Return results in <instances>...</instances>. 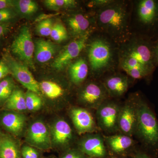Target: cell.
Masks as SVG:
<instances>
[{
    "mask_svg": "<svg viewBox=\"0 0 158 158\" xmlns=\"http://www.w3.org/2000/svg\"><path fill=\"white\" fill-rule=\"evenodd\" d=\"M107 143L111 149L116 152H120L129 148L133 144L132 139L125 135H115L106 138Z\"/></svg>",
    "mask_w": 158,
    "mask_h": 158,
    "instance_id": "603a6c76",
    "label": "cell"
},
{
    "mask_svg": "<svg viewBox=\"0 0 158 158\" xmlns=\"http://www.w3.org/2000/svg\"><path fill=\"white\" fill-rule=\"evenodd\" d=\"M89 34L72 41L59 53L52 64L53 68L60 70L65 68L74 59L77 57L86 46Z\"/></svg>",
    "mask_w": 158,
    "mask_h": 158,
    "instance_id": "ba28073f",
    "label": "cell"
},
{
    "mask_svg": "<svg viewBox=\"0 0 158 158\" xmlns=\"http://www.w3.org/2000/svg\"><path fill=\"white\" fill-rule=\"evenodd\" d=\"M40 88L49 98H57L63 94L62 88L56 83L50 81H42L40 84Z\"/></svg>",
    "mask_w": 158,
    "mask_h": 158,
    "instance_id": "484cf974",
    "label": "cell"
},
{
    "mask_svg": "<svg viewBox=\"0 0 158 158\" xmlns=\"http://www.w3.org/2000/svg\"><path fill=\"white\" fill-rule=\"evenodd\" d=\"M4 108L5 110L15 112L24 111L27 110L25 94L20 89L15 88L11 96L4 105Z\"/></svg>",
    "mask_w": 158,
    "mask_h": 158,
    "instance_id": "7402d4cb",
    "label": "cell"
},
{
    "mask_svg": "<svg viewBox=\"0 0 158 158\" xmlns=\"http://www.w3.org/2000/svg\"><path fill=\"white\" fill-rule=\"evenodd\" d=\"M154 42L141 35L123 44L118 54L121 68L124 70L137 69L150 77L156 67L154 54Z\"/></svg>",
    "mask_w": 158,
    "mask_h": 158,
    "instance_id": "6da1fadb",
    "label": "cell"
},
{
    "mask_svg": "<svg viewBox=\"0 0 158 158\" xmlns=\"http://www.w3.org/2000/svg\"><path fill=\"white\" fill-rule=\"evenodd\" d=\"M50 36L54 41L60 43L67 39L68 33L65 26L61 23H57L53 26Z\"/></svg>",
    "mask_w": 158,
    "mask_h": 158,
    "instance_id": "f1b7e54d",
    "label": "cell"
},
{
    "mask_svg": "<svg viewBox=\"0 0 158 158\" xmlns=\"http://www.w3.org/2000/svg\"><path fill=\"white\" fill-rule=\"evenodd\" d=\"M2 134V132H1V130H0V135H1Z\"/></svg>",
    "mask_w": 158,
    "mask_h": 158,
    "instance_id": "ab89813d",
    "label": "cell"
},
{
    "mask_svg": "<svg viewBox=\"0 0 158 158\" xmlns=\"http://www.w3.org/2000/svg\"><path fill=\"white\" fill-rule=\"evenodd\" d=\"M15 88L14 81L10 77L0 81V107L4 106Z\"/></svg>",
    "mask_w": 158,
    "mask_h": 158,
    "instance_id": "d4e9b609",
    "label": "cell"
},
{
    "mask_svg": "<svg viewBox=\"0 0 158 158\" xmlns=\"http://www.w3.org/2000/svg\"><path fill=\"white\" fill-rule=\"evenodd\" d=\"M11 74L10 69L6 62L3 60H0V81L5 79L9 74Z\"/></svg>",
    "mask_w": 158,
    "mask_h": 158,
    "instance_id": "836d02e7",
    "label": "cell"
},
{
    "mask_svg": "<svg viewBox=\"0 0 158 158\" xmlns=\"http://www.w3.org/2000/svg\"><path fill=\"white\" fill-rule=\"evenodd\" d=\"M103 84L109 95L119 97L127 91L129 81L127 77L118 74L108 77Z\"/></svg>",
    "mask_w": 158,
    "mask_h": 158,
    "instance_id": "e0dca14e",
    "label": "cell"
},
{
    "mask_svg": "<svg viewBox=\"0 0 158 158\" xmlns=\"http://www.w3.org/2000/svg\"><path fill=\"white\" fill-rule=\"evenodd\" d=\"M137 112L136 98L129 101L120 108L118 120V129L126 135L131 136L135 133Z\"/></svg>",
    "mask_w": 158,
    "mask_h": 158,
    "instance_id": "8fae6325",
    "label": "cell"
},
{
    "mask_svg": "<svg viewBox=\"0 0 158 158\" xmlns=\"http://www.w3.org/2000/svg\"><path fill=\"white\" fill-rule=\"evenodd\" d=\"M14 1L0 0V10L14 8Z\"/></svg>",
    "mask_w": 158,
    "mask_h": 158,
    "instance_id": "d590c367",
    "label": "cell"
},
{
    "mask_svg": "<svg viewBox=\"0 0 158 158\" xmlns=\"http://www.w3.org/2000/svg\"><path fill=\"white\" fill-rule=\"evenodd\" d=\"M53 25L52 20L51 19H44L38 23L36 27V31L40 36H50Z\"/></svg>",
    "mask_w": 158,
    "mask_h": 158,
    "instance_id": "f546056e",
    "label": "cell"
},
{
    "mask_svg": "<svg viewBox=\"0 0 158 158\" xmlns=\"http://www.w3.org/2000/svg\"><path fill=\"white\" fill-rule=\"evenodd\" d=\"M88 70V63L85 59H77L71 63L69 67V74L71 81L75 85L81 84L87 77Z\"/></svg>",
    "mask_w": 158,
    "mask_h": 158,
    "instance_id": "44dd1931",
    "label": "cell"
},
{
    "mask_svg": "<svg viewBox=\"0 0 158 158\" xmlns=\"http://www.w3.org/2000/svg\"><path fill=\"white\" fill-rule=\"evenodd\" d=\"M52 142L58 145H64L70 142L72 138L71 128L65 120L60 119L54 123L51 133Z\"/></svg>",
    "mask_w": 158,
    "mask_h": 158,
    "instance_id": "2e32d148",
    "label": "cell"
},
{
    "mask_svg": "<svg viewBox=\"0 0 158 158\" xmlns=\"http://www.w3.org/2000/svg\"><path fill=\"white\" fill-rule=\"evenodd\" d=\"M22 158H39V153L32 146L24 145L21 150Z\"/></svg>",
    "mask_w": 158,
    "mask_h": 158,
    "instance_id": "1f68e13d",
    "label": "cell"
},
{
    "mask_svg": "<svg viewBox=\"0 0 158 158\" xmlns=\"http://www.w3.org/2000/svg\"><path fill=\"white\" fill-rule=\"evenodd\" d=\"M11 50L23 64L35 69L33 60L35 45L28 27L24 26L20 29L11 44Z\"/></svg>",
    "mask_w": 158,
    "mask_h": 158,
    "instance_id": "8992f818",
    "label": "cell"
},
{
    "mask_svg": "<svg viewBox=\"0 0 158 158\" xmlns=\"http://www.w3.org/2000/svg\"><path fill=\"white\" fill-rule=\"evenodd\" d=\"M82 152L90 156L102 157L106 154L103 139L99 135H92L84 138L80 144Z\"/></svg>",
    "mask_w": 158,
    "mask_h": 158,
    "instance_id": "9a60e30c",
    "label": "cell"
},
{
    "mask_svg": "<svg viewBox=\"0 0 158 158\" xmlns=\"http://www.w3.org/2000/svg\"><path fill=\"white\" fill-rule=\"evenodd\" d=\"M4 61L10 69L11 74L28 90L40 94V88L27 65L18 62L8 54L4 56Z\"/></svg>",
    "mask_w": 158,
    "mask_h": 158,
    "instance_id": "52a82bcc",
    "label": "cell"
},
{
    "mask_svg": "<svg viewBox=\"0 0 158 158\" xmlns=\"http://www.w3.org/2000/svg\"><path fill=\"white\" fill-rule=\"evenodd\" d=\"M137 120L135 133L144 147L158 154V120L153 110L141 96L135 97Z\"/></svg>",
    "mask_w": 158,
    "mask_h": 158,
    "instance_id": "3957f363",
    "label": "cell"
},
{
    "mask_svg": "<svg viewBox=\"0 0 158 158\" xmlns=\"http://www.w3.org/2000/svg\"><path fill=\"white\" fill-rule=\"evenodd\" d=\"M137 19L145 32L144 37L152 40L158 34V0H141L136 9Z\"/></svg>",
    "mask_w": 158,
    "mask_h": 158,
    "instance_id": "5b68a950",
    "label": "cell"
},
{
    "mask_svg": "<svg viewBox=\"0 0 158 158\" xmlns=\"http://www.w3.org/2000/svg\"><path fill=\"white\" fill-rule=\"evenodd\" d=\"M109 95L103 84L91 82L82 90L80 98L85 104L98 109L105 102Z\"/></svg>",
    "mask_w": 158,
    "mask_h": 158,
    "instance_id": "7c38bea8",
    "label": "cell"
},
{
    "mask_svg": "<svg viewBox=\"0 0 158 158\" xmlns=\"http://www.w3.org/2000/svg\"><path fill=\"white\" fill-rule=\"evenodd\" d=\"M155 63L156 66H158V39L154 42V46Z\"/></svg>",
    "mask_w": 158,
    "mask_h": 158,
    "instance_id": "8d00e7d4",
    "label": "cell"
},
{
    "mask_svg": "<svg viewBox=\"0 0 158 158\" xmlns=\"http://www.w3.org/2000/svg\"><path fill=\"white\" fill-rule=\"evenodd\" d=\"M26 140L31 146L39 149L48 150L52 146L51 134L42 121L33 123L27 132Z\"/></svg>",
    "mask_w": 158,
    "mask_h": 158,
    "instance_id": "30bf717a",
    "label": "cell"
},
{
    "mask_svg": "<svg viewBox=\"0 0 158 158\" xmlns=\"http://www.w3.org/2000/svg\"><path fill=\"white\" fill-rule=\"evenodd\" d=\"M57 46L49 40L40 39L35 43V59L40 63L48 62L56 54Z\"/></svg>",
    "mask_w": 158,
    "mask_h": 158,
    "instance_id": "ac0fdd59",
    "label": "cell"
},
{
    "mask_svg": "<svg viewBox=\"0 0 158 158\" xmlns=\"http://www.w3.org/2000/svg\"><path fill=\"white\" fill-rule=\"evenodd\" d=\"M25 116L18 112L5 110L0 114V124L11 135H19L25 124Z\"/></svg>",
    "mask_w": 158,
    "mask_h": 158,
    "instance_id": "4fadbf2b",
    "label": "cell"
},
{
    "mask_svg": "<svg viewBox=\"0 0 158 158\" xmlns=\"http://www.w3.org/2000/svg\"><path fill=\"white\" fill-rule=\"evenodd\" d=\"M88 61L91 70L99 76L109 70L114 62V51L111 44L106 38L98 37L89 44Z\"/></svg>",
    "mask_w": 158,
    "mask_h": 158,
    "instance_id": "277c9868",
    "label": "cell"
},
{
    "mask_svg": "<svg viewBox=\"0 0 158 158\" xmlns=\"http://www.w3.org/2000/svg\"><path fill=\"white\" fill-rule=\"evenodd\" d=\"M16 13L12 9L0 10V24H6L15 18Z\"/></svg>",
    "mask_w": 158,
    "mask_h": 158,
    "instance_id": "4dcf8cb0",
    "label": "cell"
},
{
    "mask_svg": "<svg viewBox=\"0 0 158 158\" xmlns=\"http://www.w3.org/2000/svg\"><path fill=\"white\" fill-rule=\"evenodd\" d=\"M70 116L75 127L80 134L90 132L95 129L94 119L88 110L74 108L71 110Z\"/></svg>",
    "mask_w": 158,
    "mask_h": 158,
    "instance_id": "5bb4252c",
    "label": "cell"
},
{
    "mask_svg": "<svg viewBox=\"0 0 158 158\" xmlns=\"http://www.w3.org/2000/svg\"><path fill=\"white\" fill-rule=\"evenodd\" d=\"M61 158H85V156L78 151L75 150L70 151L66 152Z\"/></svg>",
    "mask_w": 158,
    "mask_h": 158,
    "instance_id": "e575fe53",
    "label": "cell"
},
{
    "mask_svg": "<svg viewBox=\"0 0 158 158\" xmlns=\"http://www.w3.org/2000/svg\"><path fill=\"white\" fill-rule=\"evenodd\" d=\"M134 158H153L145 152L139 153Z\"/></svg>",
    "mask_w": 158,
    "mask_h": 158,
    "instance_id": "f35d334b",
    "label": "cell"
},
{
    "mask_svg": "<svg viewBox=\"0 0 158 158\" xmlns=\"http://www.w3.org/2000/svg\"><path fill=\"white\" fill-rule=\"evenodd\" d=\"M44 3L48 9L54 11L74 9L77 6V2L75 0H46Z\"/></svg>",
    "mask_w": 158,
    "mask_h": 158,
    "instance_id": "4316f807",
    "label": "cell"
},
{
    "mask_svg": "<svg viewBox=\"0 0 158 158\" xmlns=\"http://www.w3.org/2000/svg\"><path fill=\"white\" fill-rule=\"evenodd\" d=\"M14 8L17 12L24 16H30L37 12L38 5L31 0L14 1Z\"/></svg>",
    "mask_w": 158,
    "mask_h": 158,
    "instance_id": "cb8c5ba5",
    "label": "cell"
},
{
    "mask_svg": "<svg viewBox=\"0 0 158 158\" xmlns=\"http://www.w3.org/2000/svg\"><path fill=\"white\" fill-rule=\"evenodd\" d=\"M130 12L124 2L114 1L98 10V28L116 42L125 43L129 34Z\"/></svg>",
    "mask_w": 158,
    "mask_h": 158,
    "instance_id": "7a4b0ae2",
    "label": "cell"
},
{
    "mask_svg": "<svg viewBox=\"0 0 158 158\" xmlns=\"http://www.w3.org/2000/svg\"><path fill=\"white\" fill-rule=\"evenodd\" d=\"M120 108L113 102H105L97 111L98 124L102 130L108 133L116 131Z\"/></svg>",
    "mask_w": 158,
    "mask_h": 158,
    "instance_id": "9c48e42d",
    "label": "cell"
},
{
    "mask_svg": "<svg viewBox=\"0 0 158 158\" xmlns=\"http://www.w3.org/2000/svg\"><path fill=\"white\" fill-rule=\"evenodd\" d=\"M0 158H21L17 141L9 135H0Z\"/></svg>",
    "mask_w": 158,
    "mask_h": 158,
    "instance_id": "d6986e66",
    "label": "cell"
},
{
    "mask_svg": "<svg viewBox=\"0 0 158 158\" xmlns=\"http://www.w3.org/2000/svg\"><path fill=\"white\" fill-rule=\"evenodd\" d=\"M114 1L113 0H94L89 3V6L98 10L110 5Z\"/></svg>",
    "mask_w": 158,
    "mask_h": 158,
    "instance_id": "d6a6232c",
    "label": "cell"
},
{
    "mask_svg": "<svg viewBox=\"0 0 158 158\" xmlns=\"http://www.w3.org/2000/svg\"><path fill=\"white\" fill-rule=\"evenodd\" d=\"M26 106L28 110L37 111L40 110L42 105V101L37 94L27 90L25 94Z\"/></svg>",
    "mask_w": 158,
    "mask_h": 158,
    "instance_id": "83f0119b",
    "label": "cell"
},
{
    "mask_svg": "<svg viewBox=\"0 0 158 158\" xmlns=\"http://www.w3.org/2000/svg\"><path fill=\"white\" fill-rule=\"evenodd\" d=\"M9 27L7 24H0V38L7 34L9 30Z\"/></svg>",
    "mask_w": 158,
    "mask_h": 158,
    "instance_id": "74e56055",
    "label": "cell"
},
{
    "mask_svg": "<svg viewBox=\"0 0 158 158\" xmlns=\"http://www.w3.org/2000/svg\"><path fill=\"white\" fill-rule=\"evenodd\" d=\"M67 23L74 35L81 37L89 34L90 22L84 15L77 13L71 15L67 20Z\"/></svg>",
    "mask_w": 158,
    "mask_h": 158,
    "instance_id": "ffe728a7",
    "label": "cell"
}]
</instances>
